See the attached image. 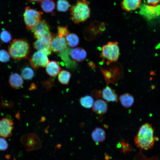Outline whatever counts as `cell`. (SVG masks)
<instances>
[{
  "label": "cell",
  "instance_id": "6da1fadb",
  "mask_svg": "<svg viewBox=\"0 0 160 160\" xmlns=\"http://www.w3.org/2000/svg\"><path fill=\"white\" fill-rule=\"evenodd\" d=\"M153 134L154 129L151 124L146 123L143 124L134 137L135 145L142 149H151L156 140Z\"/></svg>",
  "mask_w": 160,
  "mask_h": 160
},
{
  "label": "cell",
  "instance_id": "7a4b0ae2",
  "mask_svg": "<svg viewBox=\"0 0 160 160\" xmlns=\"http://www.w3.org/2000/svg\"><path fill=\"white\" fill-rule=\"evenodd\" d=\"M87 0H78L70 8L71 19L76 24L84 22L89 17L90 9Z\"/></svg>",
  "mask_w": 160,
  "mask_h": 160
},
{
  "label": "cell",
  "instance_id": "3957f363",
  "mask_svg": "<svg viewBox=\"0 0 160 160\" xmlns=\"http://www.w3.org/2000/svg\"><path fill=\"white\" fill-rule=\"evenodd\" d=\"M29 51V44L23 39L13 40L8 47L10 56L15 59L20 60L26 58Z\"/></svg>",
  "mask_w": 160,
  "mask_h": 160
},
{
  "label": "cell",
  "instance_id": "277c9868",
  "mask_svg": "<svg viewBox=\"0 0 160 160\" xmlns=\"http://www.w3.org/2000/svg\"><path fill=\"white\" fill-rule=\"evenodd\" d=\"M120 54V49L117 42H109L102 47L101 57L107 63L117 61Z\"/></svg>",
  "mask_w": 160,
  "mask_h": 160
},
{
  "label": "cell",
  "instance_id": "5b68a950",
  "mask_svg": "<svg viewBox=\"0 0 160 160\" xmlns=\"http://www.w3.org/2000/svg\"><path fill=\"white\" fill-rule=\"evenodd\" d=\"M42 12L28 6L25 7L23 14L24 20L27 29L31 31L41 20Z\"/></svg>",
  "mask_w": 160,
  "mask_h": 160
},
{
  "label": "cell",
  "instance_id": "8992f818",
  "mask_svg": "<svg viewBox=\"0 0 160 160\" xmlns=\"http://www.w3.org/2000/svg\"><path fill=\"white\" fill-rule=\"evenodd\" d=\"M92 96L97 98H101L107 102H116L118 97L115 91L107 86L101 90H95L91 93Z\"/></svg>",
  "mask_w": 160,
  "mask_h": 160
},
{
  "label": "cell",
  "instance_id": "52a82bcc",
  "mask_svg": "<svg viewBox=\"0 0 160 160\" xmlns=\"http://www.w3.org/2000/svg\"><path fill=\"white\" fill-rule=\"evenodd\" d=\"M28 61L34 69L46 67L49 61L46 55L39 51L35 52L28 59Z\"/></svg>",
  "mask_w": 160,
  "mask_h": 160
},
{
  "label": "cell",
  "instance_id": "ba28073f",
  "mask_svg": "<svg viewBox=\"0 0 160 160\" xmlns=\"http://www.w3.org/2000/svg\"><path fill=\"white\" fill-rule=\"evenodd\" d=\"M14 122L11 119L4 118L0 120V137L7 138L12 135Z\"/></svg>",
  "mask_w": 160,
  "mask_h": 160
},
{
  "label": "cell",
  "instance_id": "9c48e42d",
  "mask_svg": "<svg viewBox=\"0 0 160 160\" xmlns=\"http://www.w3.org/2000/svg\"><path fill=\"white\" fill-rule=\"evenodd\" d=\"M65 39L60 37L57 35L54 36L50 44L51 50L55 53H59L65 50L67 48Z\"/></svg>",
  "mask_w": 160,
  "mask_h": 160
},
{
  "label": "cell",
  "instance_id": "30bf717a",
  "mask_svg": "<svg viewBox=\"0 0 160 160\" xmlns=\"http://www.w3.org/2000/svg\"><path fill=\"white\" fill-rule=\"evenodd\" d=\"M34 37L38 39L50 31V26L45 20H41L32 29Z\"/></svg>",
  "mask_w": 160,
  "mask_h": 160
},
{
  "label": "cell",
  "instance_id": "8fae6325",
  "mask_svg": "<svg viewBox=\"0 0 160 160\" xmlns=\"http://www.w3.org/2000/svg\"><path fill=\"white\" fill-rule=\"evenodd\" d=\"M92 109L93 111L97 114L103 115L105 114L108 110L107 102L101 99H98L94 102Z\"/></svg>",
  "mask_w": 160,
  "mask_h": 160
},
{
  "label": "cell",
  "instance_id": "7c38bea8",
  "mask_svg": "<svg viewBox=\"0 0 160 160\" xmlns=\"http://www.w3.org/2000/svg\"><path fill=\"white\" fill-rule=\"evenodd\" d=\"M86 50L81 47H77L71 50L70 55L72 59L75 62H81L84 60L87 56Z\"/></svg>",
  "mask_w": 160,
  "mask_h": 160
},
{
  "label": "cell",
  "instance_id": "4fadbf2b",
  "mask_svg": "<svg viewBox=\"0 0 160 160\" xmlns=\"http://www.w3.org/2000/svg\"><path fill=\"white\" fill-rule=\"evenodd\" d=\"M71 50L67 48L64 51L59 52V55L64 62L66 66L69 68H74L76 67L75 61L71 60L69 57Z\"/></svg>",
  "mask_w": 160,
  "mask_h": 160
},
{
  "label": "cell",
  "instance_id": "5bb4252c",
  "mask_svg": "<svg viewBox=\"0 0 160 160\" xmlns=\"http://www.w3.org/2000/svg\"><path fill=\"white\" fill-rule=\"evenodd\" d=\"M46 67V73L52 77L56 76L61 69L59 64L55 61H49Z\"/></svg>",
  "mask_w": 160,
  "mask_h": 160
},
{
  "label": "cell",
  "instance_id": "9a60e30c",
  "mask_svg": "<svg viewBox=\"0 0 160 160\" xmlns=\"http://www.w3.org/2000/svg\"><path fill=\"white\" fill-rule=\"evenodd\" d=\"M141 0H123L121 3L122 8L127 12L135 10L140 7Z\"/></svg>",
  "mask_w": 160,
  "mask_h": 160
},
{
  "label": "cell",
  "instance_id": "2e32d148",
  "mask_svg": "<svg viewBox=\"0 0 160 160\" xmlns=\"http://www.w3.org/2000/svg\"><path fill=\"white\" fill-rule=\"evenodd\" d=\"M91 137L92 140L96 145L103 142L106 138L105 132L104 129L97 127L92 131Z\"/></svg>",
  "mask_w": 160,
  "mask_h": 160
},
{
  "label": "cell",
  "instance_id": "e0dca14e",
  "mask_svg": "<svg viewBox=\"0 0 160 160\" xmlns=\"http://www.w3.org/2000/svg\"><path fill=\"white\" fill-rule=\"evenodd\" d=\"M9 83L13 88L17 89L23 85L24 81L22 76L17 73L11 74L9 78Z\"/></svg>",
  "mask_w": 160,
  "mask_h": 160
},
{
  "label": "cell",
  "instance_id": "ac0fdd59",
  "mask_svg": "<svg viewBox=\"0 0 160 160\" xmlns=\"http://www.w3.org/2000/svg\"><path fill=\"white\" fill-rule=\"evenodd\" d=\"M119 100L123 107L128 108L133 105L135 99L132 95L129 93H126L120 95L119 97Z\"/></svg>",
  "mask_w": 160,
  "mask_h": 160
},
{
  "label": "cell",
  "instance_id": "d6986e66",
  "mask_svg": "<svg viewBox=\"0 0 160 160\" xmlns=\"http://www.w3.org/2000/svg\"><path fill=\"white\" fill-rule=\"evenodd\" d=\"M42 10L46 13L52 12L55 7V4L53 0H42L40 3Z\"/></svg>",
  "mask_w": 160,
  "mask_h": 160
},
{
  "label": "cell",
  "instance_id": "ffe728a7",
  "mask_svg": "<svg viewBox=\"0 0 160 160\" xmlns=\"http://www.w3.org/2000/svg\"><path fill=\"white\" fill-rule=\"evenodd\" d=\"M33 46L35 49L47 55H49L51 53V48L46 46L39 39H37L33 42Z\"/></svg>",
  "mask_w": 160,
  "mask_h": 160
},
{
  "label": "cell",
  "instance_id": "44dd1931",
  "mask_svg": "<svg viewBox=\"0 0 160 160\" xmlns=\"http://www.w3.org/2000/svg\"><path fill=\"white\" fill-rule=\"evenodd\" d=\"M65 40L67 45L70 47H74L77 46L79 42V37L73 33L68 34L66 36Z\"/></svg>",
  "mask_w": 160,
  "mask_h": 160
},
{
  "label": "cell",
  "instance_id": "7402d4cb",
  "mask_svg": "<svg viewBox=\"0 0 160 160\" xmlns=\"http://www.w3.org/2000/svg\"><path fill=\"white\" fill-rule=\"evenodd\" d=\"M79 101L81 105L86 108H90L92 107L94 101L93 97L89 95L81 97Z\"/></svg>",
  "mask_w": 160,
  "mask_h": 160
},
{
  "label": "cell",
  "instance_id": "603a6c76",
  "mask_svg": "<svg viewBox=\"0 0 160 160\" xmlns=\"http://www.w3.org/2000/svg\"><path fill=\"white\" fill-rule=\"evenodd\" d=\"M71 73L65 70H63L60 72L58 76V79L60 83L64 85L68 84L70 80Z\"/></svg>",
  "mask_w": 160,
  "mask_h": 160
},
{
  "label": "cell",
  "instance_id": "cb8c5ba5",
  "mask_svg": "<svg viewBox=\"0 0 160 160\" xmlns=\"http://www.w3.org/2000/svg\"><path fill=\"white\" fill-rule=\"evenodd\" d=\"M21 73L23 78L27 80L31 79L35 76V73L33 69L28 66L23 67L21 70Z\"/></svg>",
  "mask_w": 160,
  "mask_h": 160
},
{
  "label": "cell",
  "instance_id": "d4e9b609",
  "mask_svg": "<svg viewBox=\"0 0 160 160\" xmlns=\"http://www.w3.org/2000/svg\"><path fill=\"white\" fill-rule=\"evenodd\" d=\"M70 7V4L67 0H57V9L59 12L67 11Z\"/></svg>",
  "mask_w": 160,
  "mask_h": 160
},
{
  "label": "cell",
  "instance_id": "484cf974",
  "mask_svg": "<svg viewBox=\"0 0 160 160\" xmlns=\"http://www.w3.org/2000/svg\"><path fill=\"white\" fill-rule=\"evenodd\" d=\"M54 36V35L49 31L38 39H40L46 46L50 48L51 43Z\"/></svg>",
  "mask_w": 160,
  "mask_h": 160
},
{
  "label": "cell",
  "instance_id": "4316f807",
  "mask_svg": "<svg viewBox=\"0 0 160 160\" xmlns=\"http://www.w3.org/2000/svg\"><path fill=\"white\" fill-rule=\"evenodd\" d=\"M0 39L3 42L8 43L11 41L12 36L9 32L4 29L0 32Z\"/></svg>",
  "mask_w": 160,
  "mask_h": 160
},
{
  "label": "cell",
  "instance_id": "83f0119b",
  "mask_svg": "<svg viewBox=\"0 0 160 160\" xmlns=\"http://www.w3.org/2000/svg\"><path fill=\"white\" fill-rule=\"evenodd\" d=\"M10 56L7 51L4 49H0V62L6 63L9 62Z\"/></svg>",
  "mask_w": 160,
  "mask_h": 160
},
{
  "label": "cell",
  "instance_id": "f1b7e54d",
  "mask_svg": "<svg viewBox=\"0 0 160 160\" xmlns=\"http://www.w3.org/2000/svg\"><path fill=\"white\" fill-rule=\"evenodd\" d=\"M57 35L60 37H64L68 34V30L67 26H58L57 27Z\"/></svg>",
  "mask_w": 160,
  "mask_h": 160
},
{
  "label": "cell",
  "instance_id": "f546056e",
  "mask_svg": "<svg viewBox=\"0 0 160 160\" xmlns=\"http://www.w3.org/2000/svg\"><path fill=\"white\" fill-rule=\"evenodd\" d=\"M8 147L9 145L6 140L4 137H0V151H5Z\"/></svg>",
  "mask_w": 160,
  "mask_h": 160
},
{
  "label": "cell",
  "instance_id": "4dcf8cb0",
  "mask_svg": "<svg viewBox=\"0 0 160 160\" xmlns=\"http://www.w3.org/2000/svg\"><path fill=\"white\" fill-rule=\"evenodd\" d=\"M53 81L52 79H49L47 80L42 81V84L47 90L49 89L54 86Z\"/></svg>",
  "mask_w": 160,
  "mask_h": 160
},
{
  "label": "cell",
  "instance_id": "1f68e13d",
  "mask_svg": "<svg viewBox=\"0 0 160 160\" xmlns=\"http://www.w3.org/2000/svg\"><path fill=\"white\" fill-rule=\"evenodd\" d=\"M147 3L153 7L160 4V0H146Z\"/></svg>",
  "mask_w": 160,
  "mask_h": 160
},
{
  "label": "cell",
  "instance_id": "d6a6232c",
  "mask_svg": "<svg viewBox=\"0 0 160 160\" xmlns=\"http://www.w3.org/2000/svg\"><path fill=\"white\" fill-rule=\"evenodd\" d=\"M28 1L33 3H39L41 2L42 0H28Z\"/></svg>",
  "mask_w": 160,
  "mask_h": 160
},
{
  "label": "cell",
  "instance_id": "836d02e7",
  "mask_svg": "<svg viewBox=\"0 0 160 160\" xmlns=\"http://www.w3.org/2000/svg\"><path fill=\"white\" fill-rule=\"evenodd\" d=\"M5 157L7 159H9L10 158V155H7L5 156Z\"/></svg>",
  "mask_w": 160,
  "mask_h": 160
},
{
  "label": "cell",
  "instance_id": "e575fe53",
  "mask_svg": "<svg viewBox=\"0 0 160 160\" xmlns=\"http://www.w3.org/2000/svg\"><path fill=\"white\" fill-rule=\"evenodd\" d=\"M15 160V157H14V160Z\"/></svg>",
  "mask_w": 160,
  "mask_h": 160
}]
</instances>
